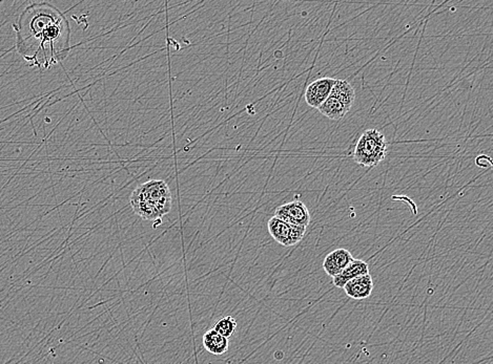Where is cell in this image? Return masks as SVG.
Segmentation results:
<instances>
[{"label":"cell","instance_id":"6da1fadb","mask_svg":"<svg viewBox=\"0 0 493 364\" xmlns=\"http://www.w3.org/2000/svg\"><path fill=\"white\" fill-rule=\"evenodd\" d=\"M16 51L30 67L51 69L70 53L71 30L63 13L50 3H33L13 25Z\"/></svg>","mask_w":493,"mask_h":364},{"label":"cell","instance_id":"7a4b0ae2","mask_svg":"<svg viewBox=\"0 0 493 364\" xmlns=\"http://www.w3.org/2000/svg\"><path fill=\"white\" fill-rule=\"evenodd\" d=\"M130 203L140 217L146 221H155L172 209V193L165 182L151 180L134 190Z\"/></svg>","mask_w":493,"mask_h":364},{"label":"cell","instance_id":"3957f363","mask_svg":"<svg viewBox=\"0 0 493 364\" xmlns=\"http://www.w3.org/2000/svg\"><path fill=\"white\" fill-rule=\"evenodd\" d=\"M388 149L385 136L376 129H368L361 135L354 147V162L363 167H374L386 158Z\"/></svg>","mask_w":493,"mask_h":364},{"label":"cell","instance_id":"277c9868","mask_svg":"<svg viewBox=\"0 0 493 364\" xmlns=\"http://www.w3.org/2000/svg\"><path fill=\"white\" fill-rule=\"evenodd\" d=\"M268 229L272 239L283 247H292L300 243L306 232L305 227L290 225L276 217L268 221Z\"/></svg>","mask_w":493,"mask_h":364},{"label":"cell","instance_id":"5b68a950","mask_svg":"<svg viewBox=\"0 0 493 364\" xmlns=\"http://www.w3.org/2000/svg\"><path fill=\"white\" fill-rule=\"evenodd\" d=\"M274 217L290 225L308 228L310 223V213L305 204L301 201L290 202L276 208Z\"/></svg>","mask_w":493,"mask_h":364},{"label":"cell","instance_id":"8992f818","mask_svg":"<svg viewBox=\"0 0 493 364\" xmlns=\"http://www.w3.org/2000/svg\"><path fill=\"white\" fill-rule=\"evenodd\" d=\"M336 79L324 77L312 82L305 92V101L312 109H318L332 93Z\"/></svg>","mask_w":493,"mask_h":364},{"label":"cell","instance_id":"52a82bcc","mask_svg":"<svg viewBox=\"0 0 493 364\" xmlns=\"http://www.w3.org/2000/svg\"><path fill=\"white\" fill-rule=\"evenodd\" d=\"M354 259V256L348 250L343 249V248L334 250L324 259V271L330 277H334L345 269Z\"/></svg>","mask_w":493,"mask_h":364},{"label":"cell","instance_id":"ba28073f","mask_svg":"<svg viewBox=\"0 0 493 364\" xmlns=\"http://www.w3.org/2000/svg\"><path fill=\"white\" fill-rule=\"evenodd\" d=\"M374 287V279H372V275L366 274V275L359 276V277L348 281L343 289L348 297L356 299V301H362L372 295Z\"/></svg>","mask_w":493,"mask_h":364},{"label":"cell","instance_id":"9c48e42d","mask_svg":"<svg viewBox=\"0 0 493 364\" xmlns=\"http://www.w3.org/2000/svg\"><path fill=\"white\" fill-rule=\"evenodd\" d=\"M366 274H370L368 264L362 259H354L340 274L332 277V283L339 289H343L348 281Z\"/></svg>","mask_w":493,"mask_h":364},{"label":"cell","instance_id":"30bf717a","mask_svg":"<svg viewBox=\"0 0 493 364\" xmlns=\"http://www.w3.org/2000/svg\"><path fill=\"white\" fill-rule=\"evenodd\" d=\"M330 96L340 101L350 111L356 100V92L352 84L346 80L336 79Z\"/></svg>","mask_w":493,"mask_h":364},{"label":"cell","instance_id":"8fae6325","mask_svg":"<svg viewBox=\"0 0 493 364\" xmlns=\"http://www.w3.org/2000/svg\"><path fill=\"white\" fill-rule=\"evenodd\" d=\"M204 349L212 355H223L228 352V339L218 334L215 330H208L202 339Z\"/></svg>","mask_w":493,"mask_h":364},{"label":"cell","instance_id":"7c38bea8","mask_svg":"<svg viewBox=\"0 0 493 364\" xmlns=\"http://www.w3.org/2000/svg\"><path fill=\"white\" fill-rule=\"evenodd\" d=\"M319 111L330 120H341L345 117L350 109H346L340 101L330 96L319 107Z\"/></svg>","mask_w":493,"mask_h":364},{"label":"cell","instance_id":"4fadbf2b","mask_svg":"<svg viewBox=\"0 0 493 364\" xmlns=\"http://www.w3.org/2000/svg\"><path fill=\"white\" fill-rule=\"evenodd\" d=\"M236 328H237V321H236V319L232 317V316H226V317L221 318V319L216 323L214 330H215L218 334H220V335L228 339V338L234 335Z\"/></svg>","mask_w":493,"mask_h":364},{"label":"cell","instance_id":"5bb4252c","mask_svg":"<svg viewBox=\"0 0 493 364\" xmlns=\"http://www.w3.org/2000/svg\"></svg>","mask_w":493,"mask_h":364}]
</instances>
